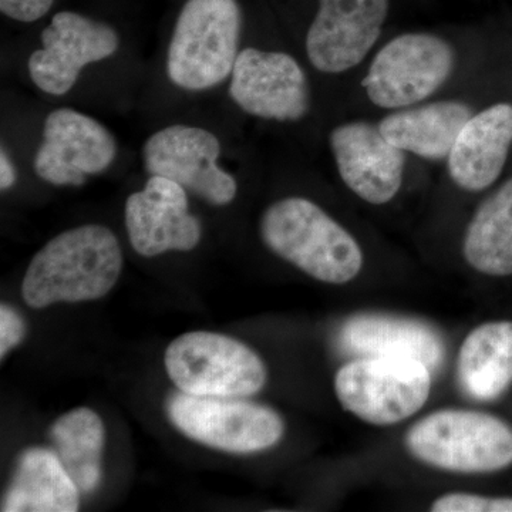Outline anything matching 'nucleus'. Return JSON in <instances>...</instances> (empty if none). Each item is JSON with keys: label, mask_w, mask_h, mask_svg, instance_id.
Segmentation results:
<instances>
[{"label": "nucleus", "mask_w": 512, "mask_h": 512, "mask_svg": "<svg viewBox=\"0 0 512 512\" xmlns=\"http://www.w3.org/2000/svg\"><path fill=\"white\" fill-rule=\"evenodd\" d=\"M342 343L362 356L410 357L426 363L431 372L443 365L446 345L433 326L403 316L363 313L343 325Z\"/></svg>", "instance_id": "f3484780"}, {"label": "nucleus", "mask_w": 512, "mask_h": 512, "mask_svg": "<svg viewBox=\"0 0 512 512\" xmlns=\"http://www.w3.org/2000/svg\"><path fill=\"white\" fill-rule=\"evenodd\" d=\"M416 460L460 474H490L512 466V426L477 410L444 409L414 423L404 436Z\"/></svg>", "instance_id": "7ed1b4c3"}, {"label": "nucleus", "mask_w": 512, "mask_h": 512, "mask_svg": "<svg viewBox=\"0 0 512 512\" xmlns=\"http://www.w3.org/2000/svg\"><path fill=\"white\" fill-rule=\"evenodd\" d=\"M463 255L480 274L512 275V178L477 208L464 234Z\"/></svg>", "instance_id": "412c9836"}, {"label": "nucleus", "mask_w": 512, "mask_h": 512, "mask_svg": "<svg viewBox=\"0 0 512 512\" xmlns=\"http://www.w3.org/2000/svg\"><path fill=\"white\" fill-rule=\"evenodd\" d=\"M430 510L433 512H512V498L448 493L437 498L431 504Z\"/></svg>", "instance_id": "5701e85b"}, {"label": "nucleus", "mask_w": 512, "mask_h": 512, "mask_svg": "<svg viewBox=\"0 0 512 512\" xmlns=\"http://www.w3.org/2000/svg\"><path fill=\"white\" fill-rule=\"evenodd\" d=\"M242 22L237 0H187L168 45L171 82L190 92L224 83L237 62Z\"/></svg>", "instance_id": "20e7f679"}, {"label": "nucleus", "mask_w": 512, "mask_h": 512, "mask_svg": "<svg viewBox=\"0 0 512 512\" xmlns=\"http://www.w3.org/2000/svg\"><path fill=\"white\" fill-rule=\"evenodd\" d=\"M80 490L56 451L29 448L19 458L5 498L3 512H74Z\"/></svg>", "instance_id": "aec40b11"}, {"label": "nucleus", "mask_w": 512, "mask_h": 512, "mask_svg": "<svg viewBox=\"0 0 512 512\" xmlns=\"http://www.w3.org/2000/svg\"><path fill=\"white\" fill-rule=\"evenodd\" d=\"M461 389L478 402H493L512 384V320L483 323L468 333L457 357Z\"/></svg>", "instance_id": "6ab92c4d"}, {"label": "nucleus", "mask_w": 512, "mask_h": 512, "mask_svg": "<svg viewBox=\"0 0 512 512\" xmlns=\"http://www.w3.org/2000/svg\"><path fill=\"white\" fill-rule=\"evenodd\" d=\"M473 110L461 100H439L393 111L379 121L383 136L404 153L444 160Z\"/></svg>", "instance_id": "a211bd4d"}, {"label": "nucleus", "mask_w": 512, "mask_h": 512, "mask_svg": "<svg viewBox=\"0 0 512 512\" xmlns=\"http://www.w3.org/2000/svg\"><path fill=\"white\" fill-rule=\"evenodd\" d=\"M329 146L340 178L360 200L384 205L399 194L406 153L383 136L379 123L339 124L330 131Z\"/></svg>", "instance_id": "4468645a"}, {"label": "nucleus", "mask_w": 512, "mask_h": 512, "mask_svg": "<svg viewBox=\"0 0 512 512\" xmlns=\"http://www.w3.org/2000/svg\"><path fill=\"white\" fill-rule=\"evenodd\" d=\"M171 421L181 433L205 446L228 453L251 454L281 441L285 423L271 407L241 399L173 394L167 403Z\"/></svg>", "instance_id": "6e6552de"}, {"label": "nucleus", "mask_w": 512, "mask_h": 512, "mask_svg": "<svg viewBox=\"0 0 512 512\" xmlns=\"http://www.w3.org/2000/svg\"><path fill=\"white\" fill-rule=\"evenodd\" d=\"M55 0H0L3 15L16 22L33 23L52 9Z\"/></svg>", "instance_id": "b1692460"}, {"label": "nucleus", "mask_w": 512, "mask_h": 512, "mask_svg": "<svg viewBox=\"0 0 512 512\" xmlns=\"http://www.w3.org/2000/svg\"><path fill=\"white\" fill-rule=\"evenodd\" d=\"M164 363L175 386L192 396L244 399L258 393L268 376L254 350L211 332L181 335L165 350Z\"/></svg>", "instance_id": "423d86ee"}, {"label": "nucleus", "mask_w": 512, "mask_h": 512, "mask_svg": "<svg viewBox=\"0 0 512 512\" xmlns=\"http://www.w3.org/2000/svg\"><path fill=\"white\" fill-rule=\"evenodd\" d=\"M390 10L392 0H316L305 39L309 62L325 74L355 69L382 36Z\"/></svg>", "instance_id": "9b49d317"}, {"label": "nucleus", "mask_w": 512, "mask_h": 512, "mask_svg": "<svg viewBox=\"0 0 512 512\" xmlns=\"http://www.w3.org/2000/svg\"><path fill=\"white\" fill-rule=\"evenodd\" d=\"M512 146V104L497 103L464 124L447 157L451 181L460 190L480 192L503 173Z\"/></svg>", "instance_id": "dca6fc26"}, {"label": "nucleus", "mask_w": 512, "mask_h": 512, "mask_svg": "<svg viewBox=\"0 0 512 512\" xmlns=\"http://www.w3.org/2000/svg\"><path fill=\"white\" fill-rule=\"evenodd\" d=\"M40 39L42 49L28 60L29 76L37 89L57 97L73 89L84 67L109 59L120 47L109 23L69 10L56 13Z\"/></svg>", "instance_id": "f8f14e48"}, {"label": "nucleus", "mask_w": 512, "mask_h": 512, "mask_svg": "<svg viewBox=\"0 0 512 512\" xmlns=\"http://www.w3.org/2000/svg\"><path fill=\"white\" fill-rule=\"evenodd\" d=\"M116 156L117 140L109 128L87 114L63 107L47 114L35 171L57 187H80L87 175L106 171Z\"/></svg>", "instance_id": "ddd939ff"}, {"label": "nucleus", "mask_w": 512, "mask_h": 512, "mask_svg": "<svg viewBox=\"0 0 512 512\" xmlns=\"http://www.w3.org/2000/svg\"><path fill=\"white\" fill-rule=\"evenodd\" d=\"M259 228L268 249L316 281L348 284L362 271L359 242L308 198L288 197L269 205Z\"/></svg>", "instance_id": "f03ea898"}, {"label": "nucleus", "mask_w": 512, "mask_h": 512, "mask_svg": "<svg viewBox=\"0 0 512 512\" xmlns=\"http://www.w3.org/2000/svg\"><path fill=\"white\" fill-rule=\"evenodd\" d=\"M430 392V367L410 357H359L335 376V393L343 409L373 426L409 419L423 409Z\"/></svg>", "instance_id": "39448f33"}, {"label": "nucleus", "mask_w": 512, "mask_h": 512, "mask_svg": "<svg viewBox=\"0 0 512 512\" xmlns=\"http://www.w3.org/2000/svg\"><path fill=\"white\" fill-rule=\"evenodd\" d=\"M221 143L211 131L173 124L151 134L141 150L150 175L170 178L212 205H228L238 192L237 180L220 167Z\"/></svg>", "instance_id": "1a4fd4ad"}, {"label": "nucleus", "mask_w": 512, "mask_h": 512, "mask_svg": "<svg viewBox=\"0 0 512 512\" xmlns=\"http://www.w3.org/2000/svg\"><path fill=\"white\" fill-rule=\"evenodd\" d=\"M26 326L15 309L3 303L0 306V357L8 355L25 338Z\"/></svg>", "instance_id": "393cba45"}, {"label": "nucleus", "mask_w": 512, "mask_h": 512, "mask_svg": "<svg viewBox=\"0 0 512 512\" xmlns=\"http://www.w3.org/2000/svg\"><path fill=\"white\" fill-rule=\"evenodd\" d=\"M121 268L120 242L109 228L90 224L67 229L30 262L23 298L33 309L57 302L94 301L114 288Z\"/></svg>", "instance_id": "f257e3e1"}, {"label": "nucleus", "mask_w": 512, "mask_h": 512, "mask_svg": "<svg viewBox=\"0 0 512 512\" xmlns=\"http://www.w3.org/2000/svg\"><path fill=\"white\" fill-rule=\"evenodd\" d=\"M188 208L183 185L161 175H150L144 190L134 192L126 202L128 239L137 254L151 258L197 247L201 222Z\"/></svg>", "instance_id": "2eb2a0df"}, {"label": "nucleus", "mask_w": 512, "mask_h": 512, "mask_svg": "<svg viewBox=\"0 0 512 512\" xmlns=\"http://www.w3.org/2000/svg\"><path fill=\"white\" fill-rule=\"evenodd\" d=\"M229 96L258 119L295 123L311 110L308 76L295 57L276 50H241L231 73Z\"/></svg>", "instance_id": "9d476101"}, {"label": "nucleus", "mask_w": 512, "mask_h": 512, "mask_svg": "<svg viewBox=\"0 0 512 512\" xmlns=\"http://www.w3.org/2000/svg\"><path fill=\"white\" fill-rule=\"evenodd\" d=\"M454 67L456 50L443 36L407 32L376 53L362 86L376 107L406 109L433 96L450 79Z\"/></svg>", "instance_id": "0eeeda50"}, {"label": "nucleus", "mask_w": 512, "mask_h": 512, "mask_svg": "<svg viewBox=\"0 0 512 512\" xmlns=\"http://www.w3.org/2000/svg\"><path fill=\"white\" fill-rule=\"evenodd\" d=\"M18 181V171L15 164L10 160L8 151L2 147L0 151V188L2 191L10 190Z\"/></svg>", "instance_id": "a878e982"}, {"label": "nucleus", "mask_w": 512, "mask_h": 512, "mask_svg": "<svg viewBox=\"0 0 512 512\" xmlns=\"http://www.w3.org/2000/svg\"><path fill=\"white\" fill-rule=\"evenodd\" d=\"M50 436L57 457L80 493H93L101 480V456L106 440L100 417L86 407L74 409L55 421Z\"/></svg>", "instance_id": "4be33fe9"}]
</instances>
